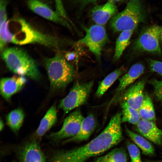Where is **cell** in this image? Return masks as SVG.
Masks as SVG:
<instances>
[{
    "label": "cell",
    "instance_id": "obj_1",
    "mask_svg": "<svg viewBox=\"0 0 162 162\" xmlns=\"http://www.w3.org/2000/svg\"><path fill=\"white\" fill-rule=\"evenodd\" d=\"M121 118V113L117 112L96 137L78 148L56 152L51 157L50 162H85L90 158L101 154L115 146L123 138Z\"/></svg>",
    "mask_w": 162,
    "mask_h": 162
},
{
    "label": "cell",
    "instance_id": "obj_2",
    "mask_svg": "<svg viewBox=\"0 0 162 162\" xmlns=\"http://www.w3.org/2000/svg\"><path fill=\"white\" fill-rule=\"evenodd\" d=\"M8 43L19 45L38 44L57 50L61 42L57 38L41 32L24 19L17 18L8 20L0 27V45L5 46Z\"/></svg>",
    "mask_w": 162,
    "mask_h": 162
},
{
    "label": "cell",
    "instance_id": "obj_3",
    "mask_svg": "<svg viewBox=\"0 0 162 162\" xmlns=\"http://www.w3.org/2000/svg\"><path fill=\"white\" fill-rule=\"evenodd\" d=\"M1 54L2 58L7 67L13 73L34 80L38 81L40 78L37 62L22 48L9 47Z\"/></svg>",
    "mask_w": 162,
    "mask_h": 162
},
{
    "label": "cell",
    "instance_id": "obj_4",
    "mask_svg": "<svg viewBox=\"0 0 162 162\" xmlns=\"http://www.w3.org/2000/svg\"><path fill=\"white\" fill-rule=\"evenodd\" d=\"M45 64L52 90L62 89L74 79L76 72L74 67L61 53L46 58Z\"/></svg>",
    "mask_w": 162,
    "mask_h": 162
},
{
    "label": "cell",
    "instance_id": "obj_5",
    "mask_svg": "<svg viewBox=\"0 0 162 162\" xmlns=\"http://www.w3.org/2000/svg\"><path fill=\"white\" fill-rule=\"evenodd\" d=\"M146 16L140 0H130L125 8L110 20V26L115 32L134 31L145 20Z\"/></svg>",
    "mask_w": 162,
    "mask_h": 162
},
{
    "label": "cell",
    "instance_id": "obj_6",
    "mask_svg": "<svg viewBox=\"0 0 162 162\" xmlns=\"http://www.w3.org/2000/svg\"><path fill=\"white\" fill-rule=\"evenodd\" d=\"M160 26L155 24L143 28L134 42L132 49L135 52H147L161 56L162 50L159 42Z\"/></svg>",
    "mask_w": 162,
    "mask_h": 162
},
{
    "label": "cell",
    "instance_id": "obj_7",
    "mask_svg": "<svg viewBox=\"0 0 162 162\" xmlns=\"http://www.w3.org/2000/svg\"><path fill=\"white\" fill-rule=\"evenodd\" d=\"M94 84V81L75 83L68 95L61 101L59 107L65 114L85 104Z\"/></svg>",
    "mask_w": 162,
    "mask_h": 162
},
{
    "label": "cell",
    "instance_id": "obj_8",
    "mask_svg": "<svg viewBox=\"0 0 162 162\" xmlns=\"http://www.w3.org/2000/svg\"><path fill=\"white\" fill-rule=\"evenodd\" d=\"M84 37L78 43L86 46L98 60L100 59L102 50L108 41V38L104 26L95 24L85 29Z\"/></svg>",
    "mask_w": 162,
    "mask_h": 162
},
{
    "label": "cell",
    "instance_id": "obj_9",
    "mask_svg": "<svg viewBox=\"0 0 162 162\" xmlns=\"http://www.w3.org/2000/svg\"><path fill=\"white\" fill-rule=\"evenodd\" d=\"M84 118L80 110H76L65 118L61 129L51 134L49 138L58 141L74 136L79 131Z\"/></svg>",
    "mask_w": 162,
    "mask_h": 162
},
{
    "label": "cell",
    "instance_id": "obj_10",
    "mask_svg": "<svg viewBox=\"0 0 162 162\" xmlns=\"http://www.w3.org/2000/svg\"><path fill=\"white\" fill-rule=\"evenodd\" d=\"M146 83V81L144 79L137 81L128 87L114 100H124L138 110L144 99Z\"/></svg>",
    "mask_w": 162,
    "mask_h": 162
},
{
    "label": "cell",
    "instance_id": "obj_11",
    "mask_svg": "<svg viewBox=\"0 0 162 162\" xmlns=\"http://www.w3.org/2000/svg\"><path fill=\"white\" fill-rule=\"evenodd\" d=\"M27 4L31 11L40 16L71 28L67 21L60 16L56 11H54L47 3L40 0H28Z\"/></svg>",
    "mask_w": 162,
    "mask_h": 162
},
{
    "label": "cell",
    "instance_id": "obj_12",
    "mask_svg": "<svg viewBox=\"0 0 162 162\" xmlns=\"http://www.w3.org/2000/svg\"><path fill=\"white\" fill-rule=\"evenodd\" d=\"M18 155L20 162H46L45 155L36 139L22 146Z\"/></svg>",
    "mask_w": 162,
    "mask_h": 162
},
{
    "label": "cell",
    "instance_id": "obj_13",
    "mask_svg": "<svg viewBox=\"0 0 162 162\" xmlns=\"http://www.w3.org/2000/svg\"><path fill=\"white\" fill-rule=\"evenodd\" d=\"M144 70L145 67L142 64L136 63L132 65L126 73L119 77V84L112 102L114 101L139 78L143 74Z\"/></svg>",
    "mask_w": 162,
    "mask_h": 162
},
{
    "label": "cell",
    "instance_id": "obj_14",
    "mask_svg": "<svg viewBox=\"0 0 162 162\" xmlns=\"http://www.w3.org/2000/svg\"><path fill=\"white\" fill-rule=\"evenodd\" d=\"M26 82L25 77L18 75L3 78L0 80V94L4 99L9 100L13 95L24 87Z\"/></svg>",
    "mask_w": 162,
    "mask_h": 162
},
{
    "label": "cell",
    "instance_id": "obj_15",
    "mask_svg": "<svg viewBox=\"0 0 162 162\" xmlns=\"http://www.w3.org/2000/svg\"><path fill=\"white\" fill-rule=\"evenodd\" d=\"M117 12L114 2L108 0L104 4L94 7L92 10L91 16L95 24L104 26L117 14Z\"/></svg>",
    "mask_w": 162,
    "mask_h": 162
},
{
    "label": "cell",
    "instance_id": "obj_16",
    "mask_svg": "<svg viewBox=\"0 0 162 162\" xmlns=\"http://www.w3.org/2000/svg\"><path fill=\"white\" fill-rule=\"evenodd\" d=\"M136 125V130L142 136L156 145L162 144V131L155 122L141 119Z\"/></svg>",
    "mask_w": 162,
    "mask_h": 162
},
{
    "label": "cell",
    "instance_id": "obj_17",
    "mask_svg": "<svg viewBox=\"0 0 162 162\" xmlns=\"http://www.w3.org/2000/svg\"><path fill=\"white\" fill-rule=\"evenodd\" d=\"M96 126L95 118L92 114L84 118L78 134L68 139L64 143L71 142L82 141L88 139L93 133Z\"/></svg>",
    "mask_w": 162,
    "mask_h": 162
},
{
    "label": "cell",
    "instance_id": "obj_18",
    "mask_svg": "<svg viewBox=\"0 0 162 162\" xmlns=\"http://www.w3.org/2000/svg\"><path fill=\"white\" fill-rule=\"evenodd\" d=\"M57 120L56 108V104H54L41 119L35 133L36 138L40 139L55 124Z\"/></svg>",
    "mask_w": 162,
    "mask_h": 162
},
{
    "label": "cell",
    "instance_id": "obj_19",
    "mask_svg": "<svg viewBox=\"0 0 162 162\" xmlns=\"http://www.w3.org/2000/svg\"><path fill=\"white\" fill-rule=\"evenodd\" d=\"M126 71L124 65L112 71L99 82L95 95L98 97L103 96L115 81Z\"/></svg>",
    "mask_w": 162,
    "mask_h": 162
},
{
    "label": "cell",
    "instance_id": "obj_20",
    "mask_svg": "<svg viewBox=\"0 0 162 162\" xmlns=\"http://www.w3.org/2000/svg\"><path fill=\"white\" fill-rule=\"evenodd\" d=\"M125 131L134 143L146 155L152 156L155 153L153 146L149 140L142 136L136 134L125 127Z\"/></svg>",
    "mask_w": 162,
    "mask_h": 162
},
{
    "label": "cell",
    "instance_id": "obj_21",
    "mask_svg": "<svg viewBox=\"0 0 162 162\" xmlns=\"http://www.w3.org/2000/svg\"><path fill=\"white\" fill-rule=\"evenodd\" d=\"M138 111L141 119L155 122L156 118L153 102L146 93L145 94L144 99Z\"/></svg>",
    "mask_w": 162,
    "mask_h": 162
},
{
    "label": "cell",
    "instance_id": "obj_22",
    "mask_svg": "<svg viewBox=\"0 0 162 162\" xmlns=\"http://www.w3.org/2000/svg\"><path fill=\"white\" fill-rule=\"evenodd\" d=\"M134 31L126 30L121 32L116 43L113 58L118 59L130 43Z\"/></svg>",
    "mask_w": 162,
    "mask_h": 162
},
{
    "label": "cell",
    "instance_id": "obj_23",
    "mask_svg": "<svg viewBox=\"0 0 162 162\" xmlns=\"http://www.w3.org/2000/svg\"><path fill=\"white\" fill-rule=\"evenodd\" d=\"M122 109V122H128L136 125L141 118L138 110L131 107L125 101H119Z\"/></svg>",
    "mask_w": 162,
    "mask_h": 162
},
{
    "label": "cell",
    "instance_id": "obj_24",
    "mask_svg": "<svg viewBox=\"0 0 162 162\" xmlns=\"http://www.w3.org/2000/svg\"><path fill=\"white\" fill-rule=\"evenodd\" d=\"M24 118V114L23 110L18 108L10 111L7 115V124L14 133L17 132L21 127Z\"/></svg>",
    "mask_w": 162,
    "mask_h": 162
},
{
    "label": "cell",
    "instance_id": "obj_25",
    "mask_svg": "<svg viewBox=\"0 0 162 162\" xmlns=\"http://www.w3.org/2000/svg\"><path fill=\"white\" fill-rule=\"evenodd\" d=\"M127 160L125 151L122 148H116L97 158L93 162H127Z\"/></svg>",
    "mask_w": 162,
    "mask_h": 162
},
{
    "label": "cell",
    "instance_id": "obj_26",
    "mask_svg": "<svg viewBox=\"0 0 162 162\" xmlns=\"http://www.w3.org/2000/svg\"><path fill=\"white\" fill-rule=\"evenodd\" d=\"M128 152L130 158V162H142L139 148L130 142H127Z\"/></svg>",
    "mask_w": 162,
    "mask_h": 162
},
{
    "label": "cell",
    "instance_id": "obj_27",
    "mask_svg": "<svg viewBox=\"0 0 162 162\" xmlns=\"http://www.w3.org/2000/svg\"><path fill=\"white\" fill-rule=\"evenodd\" d=\"M148 82L153 88L154 94L156 99L162 102V80L153 78L149 80Z\"/></svg>",
    "mask_w": 162,
    "mask_h": 162
},
{
    "label": "cell",
    "instance_id": "obj_28",
    "mask_svg": "<svg viewBox=\"0 0 162 162\" xmlns=\"http://www.w3.org/2000/svg\"><path fill=\"white\" fill-rule=\"evenodd\" d=\"M147 62L150 70L162 75V62L154 59H148Z\"/></svg>",
    "mask_w": 162,
    "mask_h": 162
},
{
    "label": "cell",
    "instance_id": "obj_29",
    "mask_svg": "<svg viewBox=\"0 0 162 162\" xmlns=\"http://www.w3.org/2000/svg\"><path fill=\"white\" fill-rule=\"evenodd\" d=\"M7 0H0V26L7 20Z\"/></svg>",
    "mask_w": 162,
    "mask_h": 162
},
{
    "label": "cell",
    "instance_id": "obj_30",
    "mask_svg": "<svg viewBox=\"0 0 162 162\" xmlns=\"http://www.w3.org/2000/svg\"><path fill=\"white\" fill-rule=\"evenodd\" d=\"M55 3L56 11L65 20L70 22L68 17L62 0H53Z\"/></svg>",
    "mask_w": 162,
    "mask_h": 162
},
{
    "label": "cell",
    "instance_id": "obj_31",
    "mask_svg": "<svg viewBox=\"0 0 162 162\" xmlns=\"http://www.w3.org/2000/svg\"><path fill=\"white\" fill-rule=\"evenodd\" d=\"M75 56V54L74 52H70L65 54L64 57L66 60L69 62L74 59Z\"/></svg>",
    "mask_w": 162,
    "mask_h": 162
},
{
    "label": "cell",
    "instance_id": "obj_32",
    "mask_svg": "<svg viewBox=\"0 0 162 162\" xmlns=\"http://www.w3.org/2000/svg\"><path fill=\"white\" fill-rule=\"evenodd\" d=\"M160 26V31L159 34V42L160 46L162 48V24Z\"/></svg>",
    "mask_w": 162,
    "mask_h": 162
},
{
    "label": "cell",
    "instance_id": "obj_33",
    "mask_svg": "<svg viewBox=\"0 0 162 162\" xmlns=\"http://www.w3.org/2000/svg\"><path fill=\"white\" fill-rule=\"evenodd\" d=\"M80 2L83 3H88L95 2L97 0H78Z\"/></svg>",
    "mask_w": 162,
    "mask_h": 162
},
{
    "label": "cell",
    "instance_id": "obj_34",
    "mask_svg": "<svg viewBox=\"0 0 162 162\" xmlns=\"http://www.w3.org/2000/svg\"><path fill=\"white\" fill-rule=\"evenodd\" d=\"M4 127V123L3 120L1 119L0 121V130H3Z\"/></svg>",
    "mask_w": 162,
    "mask_h": 162
},
{
    "label": "cell",
    "instance_id": "obj_35",
    "mask_svg": "<svg viewBox=\"0 0 162 162\" xmlns=\"http://www.w3.org/2000/svg\"><path fill=\"white\" fill-rule=\"evenodd\" d=\"M41 1L47 3L49 4L51 2V0H40Z\"/></svg>",
    "mask_w": 162,
    "mask_h": 162
},
{
    "label": "cell",
    "instance_id": "obj_36",
    "mask_svg": "<svg viewBox=\"0 0 162 162\" xmlns=\"http://www.w3.org/2000/svg\"><path fill=\"white\" fill-rule=\"evenodd\" d=\"M109 0L111 1L114 2H115L122 1H124V0Z\"/></svg>",
    "mask_w": 162,
    "mask_h": 162
},
{
    "label": "cell",
    "instance_id": "obj_37",
    "mask_svg": "<svg viewBox=\"0 0 162 162\" xmlns=\"http://www.w3.org/2000/svg\"></svg>",
    "mask_w": 162,
    "mask_h": 162
}]
</instances>
